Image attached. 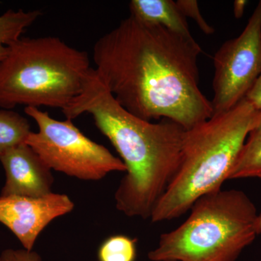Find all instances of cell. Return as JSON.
I'll return each instance as SVG.
<instances>
[{
  "mask_svg": "<svg viewBox=\"0 0 261 261\" xmlns=\"http://www.w3.org/2000/svg\"><path fill=\"white\" fill-rule=\"evenodd\" d=\"M0 261H42V257L34 250L25 249H7L0 255Z\"/></svg>",
  "mask_w": 261,
  "mask_h": 261,
  "instance_id": "obj_16",
  "label": "cell"
},
{
  "mask_svg": "<svg viewBox=\"0 0 261 261\" xmlns=\"http://www.w3.org/2000/svg\"><path fill=\"white\" fill-rule=\"evenodd\" d=\"M73 208V201L64 194L51 192L41 197L0 196V223L31 251L43 230Z\"/></svg>",
  "mask_w": 261,
  "mask_h": 261,
  "instance_id": "obj_8",
  "label": "cell"
},
{
  "mask_svg": "<svg viewBox=\"0 0 261 261\" xmlns=\"http://www.w3.org/2000/svg\"><path fill=\"white\" fill-rule=\"evenodd\" d=\"M201 53L193 37L130 15L94 44V69L132 114L170 120L189 130L214 114L199 86Z\"/></svg>",
  "mask_w": 261,
  "mask_h": 261,
  "instance_id": "obj_1",
  "label": "cell"
},
{
  "mask_svg": "<svg viewBox=\"0 0 261 261\" xmlns=\"http://www.w3.org/2000/svg\"><path fill=\"white\" fill-rule=\"evenodd\" d=\"M260 178L261 179V176ZM256 228L257 233L259 235L261 233V213L258 214V216H257Z\"/></svg>",
  "mask_w": 261,
  "mask_h": 261,
  "instance_id": "obj_19",
  "label": "cell"
},
{
  "mask_svg": "<svg viewBox=\"0 0 261 261\" xmlns=\"http://www.w3.org/2000/svg\"><path fill=\"white\" fill-rule=\"evenodd\" d=\"M0 162L6 176L0 196L41 197L53 192L51 168L27 144L7 151Z\"/></svg>",
  "mask_w": 261,
  "mask_h": 261,
  "instance_id": "obj_9",
  "label": "cell"
},
{
  "mask_svg": "<svg viewBox=\"0 0 261 261\" xmlns=\"http://www.w3.org/2000/svg\"><path fill=\"white\" fill-rule=\"evenodd\" d=\"M99 261H135L137 257V240L116 234L106 239L99 247Z\"/></svg>",
  "mask_w": 261,
  "mask_h": 261,
  "instance_id": "obj_14",
  "label": "cell"
},
{
  "mask_svg": "<svg viewBox=\"0 0 261 261\" xmlns=\"http://www.w3.org/2000/svg\"><path fill=\"white\" fill-rule=\"evenodd\" d=\"M259 113L244 99L227 112L186 130L181 164L151 215L152 223L177 219L201 197L221 190L230 179Z\"/></svg>",
  "mask_w": 261,
  "mask_h": 261,
  "instance_id": "obj_3",
  "label": "cell"
},
{
  "mask_svg": "<svg viewBox=\"0 0 261 261\" xmlns=\"http://www.w3.org/2000/svg\"><path fill=\"white\" fill-rule=\"evenodd\" d=\"M214 114L227 112L245 99L261 73V1L240 36L226 41L214 58Z\"/></svg>",
  "mask_w": 261,
  "mask_h": 261,
  "instance_id": "obj_7",
  "label": "cell"
},
{
  "mask_svg": "<svg viewBox=\"0 0 261 261\" xmlns=\"http://www.w3.org/2000/svg\"><path fill=\"white\" fill-rule=\"evenodd\" d=\"M261 176V111L250 130L230 179Z\"/></svg>",
  "mask_w": 261,
  "mask_h": 261,
  "instance_id": "obj_11",
  "label": "cell"
},
{
  "mask_svg": "<svg viewBox=\"0 0 261 261\" xmlns=\"http://www.w3.org/2000/svg\"><path fill=\"white\" fill-rule=\"evenodd\" d=\"M31 132L27 118L12 110L0 109V157L9 149L25 143Z\"/></svg>",
  "mask_w": 261,
  "mask_h": 261,
  "instance_id": "obj_13",
  "label": "cell"
},
{
  "mask_svg": "<svg viewBox=\"0 0 261 261\" xmlns=\"http://www.w3.org/2000/svg\"><path fill=\"white\" fill-rule=\"evenodd\" d=\"M24 111L38 126L25 144L51 170L84 181H98L114 171L126 172L119 158L84 135L72 120L58 121L37 108Z\"/></svg>",
  "mask_w": 261,
  "mask_h": 261,
  "instance_id": "obj_6",
  "label": "cell"
},
{
  "mask_svg": "<svg viewBox=\"0 0 261 261\" xmlns=\"http://www.w3.org/2000/svg\"><path fill=\"white\" fill-rule=\"evenodd\" d=\"M41 15L40 10L24 11L21 9L8 10L0 15V61L6 57L8 46L21 37Z\"/></svg>",
  "mask_w": 261,
  "mask_h": 261,
  "instance_id": "obj_12",
  "label": "cell"
},
{
  "mask_svg": "<svg viewBox=\"0 0 261 261\" xmlns=\"http://www.w3.org/2000/svg\"><path fill=\"white\" fill-rule=\"evenodd\" d=\"M178 9L185 18H190L195 20L199 28L206 35L214 34L215 30L206 21L201 14L198 3L195 0H178L176 2Z\"/></svg>",
  "mask_w": 261,
  "mask_h": 261,
  "instance_id": "obj_15",
  "label": "cell"
},
{
  "mask_svg": "<svg viewBox=\"0 0 261 261\" xmlns=\"http://www.w3.org/2000/svg\"><path fill=\"white\" fill-rule=\"evenodd\" d=\"M88 53L56 37L19 38L0 61V108H63L81 93Z\"/></svg>",
  "mask_w": 261,
  "mask_h": 261,
  "instance_id": "obj_4",
  "label": "cell"
},
{
  "mask_svg": "<svg viewBox=\"0 0 261 261\" xmlns=\"http://www.w3.org/2000/svg\"><path fill=\"white\" fill-rule=\"evenodd\" d=\"M245 99H246L257 111H261V73Z\"/></svg>",
  "mask_w": 261,
  "mask_h": 261,
  "instance_id": "obj_17",
  "label": "cell"
},
{
  "mask_svg": "<svg viewBox=\"0 0 261 261\" xmlns=\"http://www.w3.org/2000/svg\"><path fill=\"white\" fill-rule=\"evenodd\" d=\"M62 112L70 120L92 116L126 166L115 194L116 208L128 217L150 219L179 168L186 129L170 120L152 123L132 114L92 68L81 93Z\"/></svg>",
  "mask_w": 261,
  "mask_h": 261,
  "instance_id": "obj_2",
  "label": "cell"
},
{
  "mask_svg": "<svg viewBox=\"0 0 261 261\" xmlns=\"http://www.w3.org/2000/svg\"><path fill=\"white\" fill-rule=\"evenodd\" d=\"M130 16L142 23L159 25L185 37H192L186 18L171 0H132Z\"/></svg>",
  "mask_w": 261,
  "mask_h": 261,
  "instance_id": "obj_10",
  "label": "cell"
},
{
  "mask_svg": "<svg viewBox=\"0 0 261 261\" xmlns=\"http://www.w3.org/2000/svg\"><path fill=\"white\" fill-rule=\"evenodd\" d=\"M186 221L163 233L152 261H236L257 233V211L245 192H211L196 201Z\"/></svg>",
  "mask_w": 261,
  "mask_h": 261,
  "instance_id": "obj_5",
  "label": "cell"
},
{
  "mask_svg": "<svg viewBox=\"0 0 261 261\" xmlns=\"http://www.w3.org/2000/svg\"><path fill=\"white\" fill-rule=\"evenodd\" d=\"M247 4L246 0H235L233 2V12L235 18L240 19L243 16Z\"/></svg>",
  "mask_w": 261,
  "mask_h": 261,
  "instance_id": "obj_18",
  "label": "cell"
}]
</instances>
